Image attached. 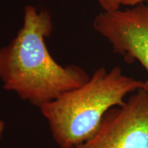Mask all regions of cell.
I'll list each match as a JSON object with an SVG mask.
<instances>
[{"instance_id":"obj_2","label":"cell","mask_w":148,"mask_h":148,"mask_svg":"<svg viewBox=\"0 0 148 148\" xmlns=\"http://www.w3.org/2000/svg\"><path fill=\"white\" fill-rule=\"evenodd\" d=\"M142 86L143 81L125 75L119 66L110 70L101 66L82 86L38 108L56 143L70 148L89 139L107 111L124 104L125 97Z\"/></svg>"},{"instance_id":"obj_6","label":"cell","mask_w":148,"mask_h":148,"mask_svg":"<svg viewBox=\"0 0 148 148\" xmlns=\"http://www.w3.org/2000/svg\"><path fill=\"white\" fill-rule=\"evenodd\" d=\"M148 1V0H121V5H125V6H133V5H137L138 3Z\"/></svg>"},{"instance_id":"obj_7","label":"cell","mask_w":148,"mask_h":148,"mask_svg":"<svg viewBox=\"0 0 148 148\" xmlns=\"http://www.w3.org/2000/svg\"><path fill=\"white\" fill-rule=\"evenodd\" d=\"M5 122L3 121L2 119H0V140H1V138H2V135L3 134V132H4L5 130Z\"/></svg>"},{"instance_id":"obj_5","label":"cell","mask_w":148,"mask_h":148,"mask_svg":"<svg viewBox=\"0 0 148 148\" xmlns=\"http://www.w3.org/2000/svg\"><path fill=\"white\" fill-rule=\"evenodd\" d=\"M102 11L116 10L119 9L121 6V0H96Z\"/></svg>"},{"instance_id":"obj_1","label":"cell","mask_w":148,"mask_h":148,"mask_svg":"<svg viewBox=\"0 0 148 148\" xmlns=\"http://www.w3.org/2000/svg\"><path fill=\"white\" fill-rule=\"evenodd\" d=\"M49 12L27 5L23 25L8 45L0 47V81L7 91L39 108L90 78L75 64H59L46 39L53 32Z\"/></svg>"},{"instance_id":"obj_3","label":"cell","mask_w":148,"mask_h":148,"mask_svg":"<svg viewBox=\"0 0 148 148\" xmlns=\"http://www.w3.org/2000/svg\"><path fill=\"white\" fill-rule=\"evenodd\" d=\"M92 27L125 62L137 61L143 66L147 77L141 89L148 95V1L101 11L94 18Z\"/></svg>"},{"instance_id":"obj_4","label":"cell","mask_w":148,"mask_h":148,"mask_svg":"<svg viewBox=\"0 0 148 148\" xmlns=\"http://www.w3.org/2000/svg\"><path fill=\"white\" fill-rule=\"evenodd\" d=\"M70 148H148V95L142 89L110 108L95 134Z\"/></svg>"}]
</instances>
